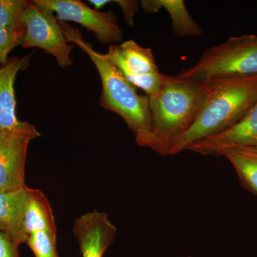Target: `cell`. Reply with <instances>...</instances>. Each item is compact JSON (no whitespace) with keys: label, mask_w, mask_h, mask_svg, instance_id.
<instances>
[{"label":"cell","mask_w":257,"mask_h":257,"mask_svg":"<svg viewBox=\"0 0 257 257\" xmlns=\"http://www.w3.org/2000/svg\"><path fill=\"white\" fill-rule=\"evenodd\" d=\"M72 230L82 257H103L117 233L108 214L96 210L76 219Z\"/></svg>","instance_id":"9c48e42d"},{"label":"cell","mask_w":257,"mask_h":257,"mask_svg":"<svg viewBox=\"0 0 257 257\" xmlns=\"http://www.w3.org/2000/svg\"><path fill=\"white\" fill-rule=\"evenodd\" d=\"M141 5L146 13H157L164 8L170 15L177 36L198 37L202 35V29L193 20L182 0H143Z\"/></svg>","instance_id":"4fadbf2b"},{"label":"cell","mask_w":257,"mask_h":257,"mask_svg":"<svg viewBox=\"0 0 257 257\" xmlns=\"http://www.w3.org/2000/svg\"><path fill=\"white\" fill-rule=\"evenodd\" d=\"M28 1L0 0V25L13 34L25 35L23 17Z\"/></svg>","instance_id":"2e32d148"},{"label":"cell","mask_w":257,"mask_h":257,"mask_svg":"<svg viewBox=\"0 0 257 257\" xmlns=\"http://www.w3.org/2000/svg\"><path fill=\"white\" fill-rule=\"evenodd\" d=\"M19 245L0 231V257H20Z\"/></svg>","instance_id":"d6986e66"},{"label":"cell","mask_w":257,"mask_h":257,"mask_svg":"<svg viewBox=\"0 0 257 257\" xmlns=\"http://www.w3.org/2000/svg\"><path fill=\"white\" fill-rule=\"evenodd\" d=\"M32 54L23 57H12L0 67V133L18 130L28 122L18 119L16 114L15 82L20 72L28 67Z\"/></svg>","instance_id":"8fae6325"},{"label":"cell","mask_w":257,"mask_h":257,"mask_svg":"<svg viewBox=\"0 0 257 257\" xmlns=\"http://www.w3.org/2000/svg\"><path fill=\"white\" fill-rule=\"evenodd\" d=\"M190 257H193V256H190Z\"/></svg>","instance_id":"7402d4cb"},{"label":"cell","mask_w":257,"mask_h":257,"mask_svg":"<svg viewBox=\"0 0 257 257\" xmlns=\"http://www.w3.org/2000/svg\"><path fill=\"white\" fill-rule=\"evenodd\" d=\"M257 75V35L230 37L203 52L197 63L178 74L181 78L207 82L214 79Z\"/></svg>","instance_id":"277c9868"},{"label":"cell","mask_w":257,"mask_h":257,"mask_svg":"<svg viewBox=\"0 0 257 257\" xmlns=\"http://www.w3.org/2000/svg\"><path fill=\"white\" fill-rule=\"evenodd\" d=\"M54 14L52 10L37 4L35 0L28 1L23 17L25 33L20 46L42 49L64 68L73 63L70 55L74 46L69 45Z\"/></svg>","instance_id":"5b68a950"},{"label":"cell","mask_w":257,"mask_h":257,"mask_svg":"<svg viewBox=\"0 0 257 257\" xmlns=\"http://www.w3.org/2000/svg\"><path fill=\"white\" fill-rule=\"evenodd\" d=\"M257 147V101L246 115L229 130L191 145L188 150L204 156H221L227 149Z\"/></svg>","instance_id":"30bf717a"},{"label":"cell","mask_w":257,"mask_h":257,"mask_svg":"<svg viewBox=\"0 0 257 257\" xmlns=\"http://www.w3.org/2000/svg\"><path fill=\"white\" fill-rule=\"evenodd\" d=\"M28 186L10 192L0 191V231L20 246L27 242L24 216L28 197Z\"/></svg>","instance_id":"7c38bea8"},{"label":"cell","mask_w":257,"mask_h":257,"mask_svg":"<svg viewBox=\"0 0 257 257\" xmlns=\"http://www.w3.org/2000/svg\"><path fill=\"white\" fill-rule=\"evenodd\" d=\"M89 2L94 5V8H95L96 10L101 9L102 7L108 4V3H110L111 1H109V0H90V1Z\"/></svg>","instance_id":"44dd1931"},{"label":"cell","mask_w":257,"mask_h":257,"mask_svg":"<svg viewBox=\"0 0 257 257\" xmlns=\"http://www.w3.org/2000/svg\"><path fill=\"white\" fill-rule=\"evenodd\" d=\"M221 156L234 167L241 187L257 196V147H232Z\"/></svg>","instance_id":"9a60e30c"},{"label":"cell","mask_w":257,"mask_h":257,"mask_svg":"<svg viewBox=\"0 0 257 257\" xmlns=\"http://www.w3.org/2000/svg\"><path fill=\"white\" fill-rule=\"evenodd\" d=\"M24 228L28 238L29 235L36 231L57 234L55 216L50 201L40 189L29 187Z\"/></svg>","instance_id":"5bb4252c"},{"label":"cell","mask_w":257,"mask_h":257,"mask_svg":"<svg viewBox=\"0 0 257 257\" xmlns=\"http://www.w3.org/2000/svg\"><path fill=\"white\" fill-rule=\"evenodd\" d=\"M23 37V35L11 33L0 25V67L8 63L10 52L21 45Z\"/></svg>","instance_id":"ac0fdd59"},{"label":"cell","mask_w":257,"mask_h":257,"mask_svg":"<svg viewBox=\"0 0 257 257\" xmlns=\"http://www.w3.org/2000/svg\"><path fill=\"white\" fill-rule=\"evenodd\" d=\"M207 84L205 99L189 130L172 145L170 155L229 130L240 121L257 101V75L214 79Z\"/></svg>","instance_id":"6da1fadb"},{"label":"cell","mask_w":257,"mask_h":257,"mask_svg":"<svg viewBox=\"0 0 257 257\" xmlns=\"http://www.w3.org/2000/svg\"><path fill=\"white\" fill-rule=\"evenodd\" d=\"M105 55L134 87L143 89L147 96L158 92L165 74L159 70L151 49L130 40L109 45Z\"/></svg>","instance_id":"8992f818"},{"label":"cell","mask_w":257,"mask_h":257,"mask_svg":"<svg viewBox=\"0 0 257 257\" xmlns=\"http://www.w3.org/2000/svg\"><path fill=\"white\" fill-rule=\"evenodd\" d=\"M56 13L61 20L78 23L95 35L102 44L116 45L122 41L124 31L111 12L101 13L79 0H35Z\"/></svg>","instance_id":"52a82bcc"},{"label":"cell","mask_w":257,"mask_h":257,"mask_svg":"<svg viewBox=\"0 0 257 257\" xmlns=\"http://www.w3.org/2000/svg\"><path fill=\"white\" fill-rule=\"evenodd\" d=\"M60 23L69 43L77 45L86 52L99 72L101 82V107L122 118L133 132L139 146L152 148L154 138L147 96L138 94L105 54L96 52L92 45L84 40L77 28L62 21Z\"/></svg>","instance_id":"7a4b0ae2"},{"label":"cell","mask_w":257,"mask_h":257,"mask_svg":"<svg viewBox=\"0 0 257 257\" xmlns=\"http://www.w3.org/2000/svg\"><path fill=\"white\" fill-rule=\"evenodd\" d=\"M26 243L35 257H60L57 248V234L36 231L29 235Z\"/></svg>","instance_id":"e0dca14e"},{"label":"cell","mask_w":257,"mask_h":257,"mask_svg":"<svg viewBox=\"0 0 257 257\" xmlns=\"http://www.w3.org/2000/svg\"><path fill=\"white\" fill-rule=\"evenodd\" d=\"M40 137L34 125L0 133V191L10 192L25 186L28 147Z\"/></svg>","instance_id":"ba28073f"},{"label":"cell","mask_w":257,"mask_h":257,"mask_svg":"<svg viewBox=\"0 0 257 257\" xmlns=\"http://www.w3.org/2000/svg\"><path fill=\"white\" fill-rule=\"evenodd\" d=\"M114 3L119 5L122 10L124 21L130 26H133V18L138 11V2L133 1V0L132 1L130 0H117V1H114Z\"/></svg>","instance_id":"ffe728a7"},{"label":"cell","mask_w":257,"mask_h":257,"mask_svg":"<svg viewBox=\"0 0 257 257\" xmlns=\"http://www.w3.org/2000/svg\"><path fill=\"white\" fill-rule=\"evenodd\" d=\"M207 92V84L165 75L158 92L148 97L153 145L161 156L170 155L176 140L197 118Z\"/></svg>","instance_id":"3957f363"}]
</instances>
